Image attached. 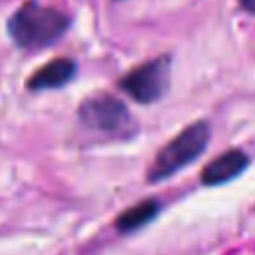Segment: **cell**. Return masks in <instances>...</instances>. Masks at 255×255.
Instances as JSON below:
<instances>
[{"label": "cell", "mask_w": 255, "mask_h": 255, "mask_svg": "<svg viewBox=\"0 0 255 255\" xmlns=\"http://www.w3.org/2000/svg\"><path fill=\"white\" fill-rule=\"evenodd\" d=\"M78 118L86 128L120 139H128L137 131V124L128 106L120 98L108 94L84 100L78 108Z\"/></svg>", "instance_id": "cell-3"}, {"label": "cell", "mask_w": 255, "mask_h": 255, "mask_svg": "<svg viewBox=\"0 0 255 255\" xmlns=\"http://www.w3.org/2000/svg\"><path fill=\"white\" fill-rule=\"evenodd\" d=\"M209 137H211V128L203 120L193 122L191 126L181 129L155 155L153 163L147 169V181L149 183L165 181L183 167H187L189 163H193L205 151Z\"/></svg>", "instance_id": "cell-2"}, {"label": "cell", "mask_w": 255, "mask_h": 255, "mask_svg": "<svg viewBox=\"0 0 255 255\" xmlns=\"http://www.w3.org/2000/svg\"><path fill=\"white\" fill-rule=\"evenodd\" d=\"M249 165V157L241 149H227L219 153L215 159H211L201 169V183L207 187L223 185L235 177H239Z\"/></svg>", "instance_id": "cell-5"}, {"label": "cell", "mask_w": 255, "mask_h": 255, "mask_svg": "<svg viewBox=\"0 0 255 255\" xmlns=\"http://www.w3.org/2000/svg\"><path fill=\"white\" fill-rule=\"evenodd\" d=\"M239 4H241V8H243V10H247V12L255 14V0H239Z\"/></svg>", "instance_id": "cell-8"}, {"label": "cell", "mask_w": 255, "mask_h": 255, "mask_svg": "<svg viewBox=\"0 0 255 255\" xmlns=\"http://www.w3.org/2000/svg\"><path fill=\"white\" fill-rule=\"evenodd\" d=\"M70 24L72 20L66 12L30 0L10 16L8 36L24 50H44L56 44L68 32Z\"/></svg>", "instance_id": "cell-1"}, {"label": "cell", "mask_w": 255, "mask_h": 255, "mask_svg": "<svg viewBox=\"0 0 255 255\" xmlns=\"http://www.w3.org/2000/svg\"><path fill=\"white\" fill-rule=\"evenodd\" d=\"M76 62L70 58H54L48 64H44L40 70H36L30 80H28V88L34 92H42V90H56L62 88L66 84H70L76 76Z\"/></svg>", "instance_id": "cell-6"}, {"label": "cell", "mask_w": 255, "mask_h": 255, "mask_svg": "<svg viewBox=\"0 0 255 255\" xmlns=\"http://www.w3.org/2000/svg\"><path fill=\"white\" fill-rule=\"evenodd\" d=\"M159 209H161V203L157 199H141L135 205L124 209L118 215V219H116L114 225H116L118 233H122V235L135 233V231L143 229L145 225H149L157 217Z\"/></svg>", "instance_id": "cell-7"}, {"label": "cell", "mask_w": 255, "mask_h": 255, "mask_svg": "<svg viewBox=\"0 0 255 255\" xmlns=\"http://www.w3.org/2000/svg\"><path fill=\"white\" fill-rule=\"evenodd\" d=\"M169 76H171V58L157 56L129 70L120 80L118 86L137 104H153L165 96L169 88Z\"/></svg>", "instance_id": "cell-4"}]
</instances>
